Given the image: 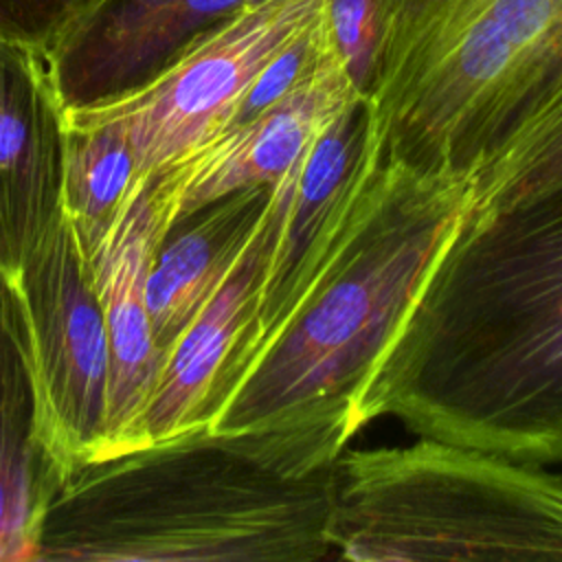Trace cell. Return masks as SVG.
Wrapping results in <instances>:
<instances>
[{"label":"cell","instance_id":"52a82bcc","mask_svg":"<svg viewBox=\"0 0 562 562\" xmlns=\"http://www.w3.org/2000/svg\"><path fill=\"white\" fill-rule=\"evenodd\" d=\"M362 99L334 42L281 99L151 176L169 231L237 189L272 184L283 178L305 156L314 138Z\"/></svg>","mask_w":562,"mask_h":562},{"label":"cell","instance_id":"4fadbf2b","mask_svg":"<svg viewBox=\"0 0 562 562\" xmlns=\"http://www.w3.org/2000/svg\"><path fill=\"white\" fill-rule=\"evenodd\" d=\"M37 465L31 384L0 281V560H40L50 490Z\"/></svg>","mask_w":562,"mask_h":562},{"label":"cell","instance_id":"9c48e42d","mask_svg":"<svg viewBox=\"0 0 562 562\" xmlns=\"http://www.w3.org/2000/svg\"><path fill=\"white\" fill-rule=\"evenodd\" d=\"M167 233L151 178H138L123 211L86 257L110 347L103 432L90 465L136 454L140 419L162 367L145 303V279Z\"/></svg>","mask_w":562,"mask_h":562},{"label":"cell","instance_id":"ac0fdd59","mask_svg":"<svg viewBox=\"0 0 562 562\" xmlns=\"http://www.w3.org/2000/svg\"><path fill=\"white\" fill-rule=\"evenodd\" d=\"M261 2H270V0H248L246 7H252V4H261Z\"/></svg>","mask_w":562,"mask_h":562},{"label":"cell","instance_id":"7c38bea8","mask_svg":"<svg viewBox=\"0 0 562 562\" xmlns=\"http://www.w3.org/2000/svg\"><path fill=\"white\" fill-rule=\"evenodd\" d=\"M268 193L270 184L237 189L178 222L158 246L145 303L162 362L252 237Z\"/></svg>","mask_w":562,"mask_h":562},{"label":"cell","instance_id":"8992f818","mask_svg":"<svg viewBox=\"0 0 562 562\" xmlns=\"http://www.w3.org/2000/svg\"><path fill=\"white\" fill-rule=\"evenodd\" d=\"M325 7L327 0L244 7L147 86L110 103L64 110V116L116 123L127 136L136 176L151 178L222 134L261 68Z\"/></svg>","mask_w":562,"mask_h":562},{"label":"cell","instance_id":"3957f363","mask_svg":"<svg viewBox=\"0 0 562 562\" xmlns=\"http://www.w3.org/2000/svg\"><path fill=\"white\" fill-rule=\"evenodd\" d=\"M364 119L400 158L474 171L562 81V0H375Z\"/></svg>","mask_w":562,"mask_h":562},{"label":"cell","instance_id":"9a60e30c","mask_svg":"<svg viewBox=\"0 0 562 562\" xmlns=\"http://www.w3.org/2000/svg\"><path fill=\"white\" fill-rule=\"evenodd\" d=\"M562 184V81L476 165L474 209L483 215Z\"/></svg>","mask_w":562,"mask_h":562},{"label":"cell","instance_id":"6da1fadb","mask_svg":"<svg viewBox=\"0 0 562 562\" xmlns=\"http://www.w3.org/2000/svg\"><path fill=\"white\" fill-rule=\"evenodd\" d=\"M474 209V171L428 169L362 127L305 248L250 307L202 437L305 476L362 430L360 397L395 329Z\"/></svg>","mask_w":562,"mask_h":562},{"label":"cell","instance_id":"2e32d148","mask_svg":"<svg viewBox=\"0 0 562 562\" xmlns=\"http://www.w3.org/2000/svg\"><path fill=\"white\" fill-rule=\"evenodd\" d=\"M94 0H0V40L46 57L59 35Z\"/></svg>","mask_w":562,"mask_h":562},{"label":"cell","instance_id":"30bf717a","mask_svg":"<svg viewBox=\"0 0 562 562\" xmlns=\"http://www.w3.org/2000/svg\"><path fill=\"white\" fill-rule=\"evenodd\" d=\"M61 114L46 57L0 40V277L59 213Z\"/></svg>","mask_w":562,"mask_h":562},{"label":"cell","instance_id":"7a4b0ae2","mask_svg":"<svg viewBox=\"0 0 562 562\" xmlns=\"http://www.w3.org/2000/svg\"><path fill=\"white\" fill-rule=\"evenodd\" d=\"M360 426L562 465V184L470 215L384 347Z\"/></svg>","mask_w":562,"mask_h":562},{"label":"cell","instance_id":"ba28073f","mask_svg":"<svg viewBox=\"0 0 562 562\" xmlns=\"http://www.w3.org/2000/svg\"><path fill=\"white\" fill-rule=\"evenodd\" d=\"M248 0H94L46 53L61 108L116 101L154 81Z\"/></svg>","mask_w":562,"mask_h":562},{"label":"cell","instance_id":"e0dca14e","mask_svg":"<svg viewBox=\"0 0 562 562\" xmlns=\"http://www.w3.org/2000/svg\"><path fill=\"white\" fill-rule=\"evenodd\" d=\"M325 13L340 59L364 97L380 35L375 0H327Z\"/></svg>","mask_w":562,"mask_h":562},{"label":"cell","instance_id":"277c9868","mask_svg":"<svg viewBox=\"0 0 562 562\" xmlns=\"http://www.w3.org/2000/svg\"><path fill=\"white\" fill-rule=\"evenodd\" d=\"M336 560H562V472L419 437L345 448Z\"/></svg>","mask_w":562,"mask_h":562},{"label":"cell","instance_id":"5bb4252c","mask_svg":"<svg viewBox=\"0 0 562 562\" xmlns=\"http://www.w3.org/2000/svg\"><path fill=\"white\" fill-rule=\"evenodd\" d=\"M136 180L127 136L116 123L75 121L61 114L59 213L83 259L105 237Z\"/></svg>","mask_w":562,"mask_h":562},{"label":"cell","instance_id":"5b68a950","mask_svg":"<svg viewBox=\"0 0 562 562\" xmlns=\"http://www.w3.org/2000/svg\"><path fill=\"white\" fill-rule=\"evenodd\" d=\"M0 281L31 384L35 446L53 490L90 465L101 441L110 382L103 310L61 213Z\"/></svg>","mask_w":562,"mask_h":562},{"label":"cell","instance_id":"8fae6325","mask_svg":"<svg viewBox=\"0 0 562 562\" xmlns=\"http://www.w3.org/2000/svg\"><path fill=\"white\" fill-rule=\"evenodd\" d=\"M272 226V198L233 268L169 349L138 428L136 454L200 437L222 367L250 310Z\"/></svg>","mask_w":562,"mask_h":562}]
</instances>
